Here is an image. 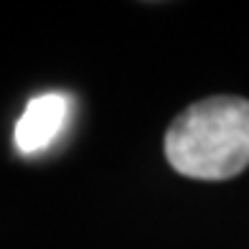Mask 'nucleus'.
I'll return each mask as SVG.
<instances>
[{
    "mask_svg": "<svg viewBox=\"0 0 249 249\" xmlns=\"http://www.w3.org/2000/svg\"><path fill=\"white\" fill-rule=\"evenodd\" d=\"M173 171L198 180H226L249 165V99L209 97L191 105L165 132Z\"/></svg>",
    "mask_w": 249,
    "mask_h": 249,
    "instance_id": "nucleus-1",
    "label": "nucleus"
},
{
    "mask_svg": "<svg viewBox=\"0 0 249 249\" xmlns=\"http://www.w3.org/2000/svg\"><path fill=\"white\" fill-rule=\"evenodd\" d=\"M69 117V97L61 92H46L33 97L20 120L16 122V148L23 155L46 150L59 138Z\"/></svg>",
    "mask_w": 249,
    "mask_h": 249,
    "instance_id": "nucleus-2",
    "label": "nucleus"
}]
</instances>
